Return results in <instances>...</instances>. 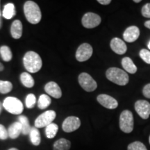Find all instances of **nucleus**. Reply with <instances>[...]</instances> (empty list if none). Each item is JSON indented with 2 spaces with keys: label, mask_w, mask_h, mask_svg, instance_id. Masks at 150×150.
<instances>
[{
  "label": "nucleus",
  "mask_w": 150,
  "mask_h": 150,
  "mask_svg": "<svg viewBox=\"0 0 150 150\" xmlns=\"http://www.w3.org/2000/svg\"><path fill=\"white\" fill-rule=\"evenodd\" d=\"M24 66L28 72L36 73L40 70L42 66V61L38 54L33 51L27 52L23 58Z\"/></svg>",
  "instance_id": "obj_1"
},
{
  "label": "nucleus",
  "mask_w": 150,
  "mask_h": 150,
  "mask_svg": "<svg viewBox=\"0 0 150 150\" xmlns=\"http://www.w3.org/2000/svg\"><path fill=\"white\" fill-rule=\"evenodd\" d=\"M24 16L27 21L32 24H38L42 18L40 7L33 1H27L24 4Z\"/></svg>",
  "instance_id": "obj_2"
},
{
  "label": "nucleus",
  "mask_w": 150,
  "mask_h": 150,
  "mask_svg": "<svg viewBox=\"0 0 150 150\" xmlns=\"http://www.w3.org/2000/svg\"><path fill=\"white\" fill-rule=\"evenodd\" d=\"M106 78L112 83L119 86H125L129 83L127 73L117 67H110L106 72Z\"/></svg>",
  "instance_id": "obj_3"
},
{
  "label": "nucleus",
  "mask_w": 150,
  "mask_h": 150,
  "mask_svg": "<svg viewBox=\"0 0 150 150\" xmlns=\"http://www.w3.org/2000/svg\"><path fill=\"white\" fill-rule=\"evenodd\" d=\"M3 107L13 115H20L24 110V106L20 99L14 97H7L2 103Z\"/></svg>",
  "instance_id": "obj_4"
},
{
  "label": "nucleus",
  "mask_w": 150,
  "mask_h": 150,
  "mask_svg": "<svg viewBox=\"0 0 150 150\" xmlns=\"http://www.w3.org/2000/svg\"><path fill=\"white\" fill-rule=\"evenodd\" d=\"M134 120L132 112L129 110H125L120 116V128L126 134H130L134 130Z\"/></svg>",
  "instance_id": "obj_5"
},
{
  "label": "nucleus",
  "mask_w": 150,
  "mask_h": 150,
  "mask_svg": "<svg viewBox=\"0 0 150 150\" xmlns=\"http://www.w3.org/2000/svg\"><path fill=\"white\" fill-rule=\"evenodd\" d=\"M56 117V112L53 110H49L40 114L35 120L34 125L36 128H43L52 123Z\"/></svg>",
  "instance_id": "obj_6"
},
{
  "label": "nucleus",
  "mask_w": 150,
  "mask_h": 150,
  "mask_svg": "<svg viewBox=\"0 0 150 150\" xmlns=\"http://www.w3.org/2000/svg\"><path fill=\"white\" fill-rule=\"evenodd\" d=\"M78 81L81 87L86 92H93L97 89V82L88 73H81L79 76Z\"/></svg>",
  "instance_id": "obj_7"
},
{
  "label": "nucleus",
  "mask_w": 150,
  "mask_h": 150,
  "mask_svg": "<svg viewBox=\"0 0 150 150\" xmlns=\"http://www.w3.org/2000/svg\"><path fill=\"white\" fill-rule=\"evenodd\" d=\"M102 19L99 15L94 13H86L82 18V25L87 29H93L100 24Z\"/></svg>",
  "instance_id": "obj_8"
},
{
  "label": "nucleus",
  "mask_w": 150,
  "mask_h": 150,
  "mask_svg": "<svg viewBox=\"0 0 150 150\" xmlns=\"http://www.w3.org/2000/svg\"><path fill=\"white\" fill-rule=\"evenodd\" d=\"M93 50L88 43H83L79 47L76 52V59L79 62L88 61L93 55Z\"/></svg>",
  "instance_id": "obj_9"
},
{
  "label": "nucleus",
  "mask_w": 150,
  "mask_h": 150,
  "mask_svg": "<svg viewBox=\"0 0 150 150\" xmlns=\"http://www.w3.org/2000/svg\"><path fill=\"white\" fill-rule=\"evenodd\" d=\"M81 126L80 119L75 116H69L63 121L62 129L66 133H71L77 130Z\"/></svg>",
  "instance_id": "obj_10"
},
{
  "label": "nucleus",
  "mask_w": 150,
  "mask_h": 150,
  "mask_svg": "<svg viewBox=\"0 0 150 150\" xmlns=\"http://www.w3.org/2000/svg\"><path fill=\"white\" fill-rule=\"evenodd\" d=\"M135 110L142 119H148L150 115V103L146 100H138L135 103Z\"/></svg>",
  "instance_id": "obj_11"
},
{
  "label": "nucleus",
  "mask_w": 150,
  "mask_h": 150,
  "mask_svg": "<svg viewBox=\"0 0 150 150\" xmlns=\"http://www.w3.org/2000/svg\"><path fill=\"white\" fill-rule=\"evenodd\" d=\"M97 100L102 106L108 109H115L118 106L117 101L112 97L106 94H101L98 95Z\"/></svg>",
  "instance_id": "obj_12"
},
{
  "label": "nucleus",
  "mask_w": 150,
  "mask_h": 150,
  "mask_svg": "<svg viewBox=\"0 0 150 150\" xmlns=\"http://www.w3.org/2000/svg\"><path fill=\"white\" fill-rule=\"evenodd\" d=\"M140 36V30L136 26H131L129 27L123 33L124 40L126 42H133Z\"/></svg>",
  "instance_id": "obj_13"
},
{
  "label": "nucleus",
  "mask_w": 150,
  "mask_h": 150,
  "mask_svg": "<svg viewBox=\"0 0 150 150\" xmlns=\"http://www.w3.org/2000/svg\"><path fill=\"white\" fill-rule=\"evenodd\" d=\"M110 46L112 51L120 55H122L127 52V47L126 44L122 40L118 38H114L112 39L110 41Z\"/></svg>",
  "instance_id": "obj_14"
},
{
  "label": "nucleus",
  "mask_w": 150,
  "mask_h": 150,
  "mask_svg": "<svg viewBox=\"0 0 150 150\" xmlns=\"http://www.w3.org/2000/svg\"><path fill=\"white\" fill-rule=\"evenodd\" d=\"M45 91L49 95L56 99H59L62 97V91L61 88L54 81L48 82L45 86Z\"/></svg>",
  "instance_id": "obj_15"
},
{
  "label": "nucleus",
  "mask_w": 150,
  "mask_h": 150,
  "mask_svg": "<svg viewBox=\"0 0 150 150\" xmlns=\"http://www.w3.org/2000/svg\"><path fill=\"white\" fill-rule=\"evenodd\" d=\"M22 131V125L19 122H13L8 127V137L11 139H16L21 134Z\"/></svg>",
  "instance_id": "obj_16"
},
{
  "label": "nucleus",
  "mask_w": 150,
  "mask_h": 150,
  "mask_svg": "<svg viewBox=\"0 0 150 150\" xmlns=\"http://www.w3.org/2000/svg\"><path fill=\"white\" fill-rule=\"evenodd\" d=\"M11 33L12 37L15 39H19L22 37V24L20 20H15L11 24Z\"/></svg>",
  "instance_id": "obj_17"
},
{
  "label": "nucleus",
  "mask_w": 150,
  "mask_h": 150,
  "mask_svg": "<svg viewBox=\"0 0 150 150\" xmlns=\"http://www.w3.org/2000/svg\"><path fill=\"white\" fill-rule=\"evenodd\" d=\"M122 65L124 70L130 74H135L137 72V67L129 57L123 58L122 60Z\"/></svg>",
  "instance_id": "obj_18"
},
{
  "label": "nucleus",
  "mask_w": 150,
  "mask_h": 150,
  "mask_svg": "<svg viewBox=\"0 0 150 150\" xmlns=\"http://www.w3.org/2000/svg\"><path fill=\"white\" fill-rule=\"evenodd\" d=\"M16 11L15 5L13 3L6 4L4 7L2 16L6 20H10L16 16Z\"/></svg>",
  "instance_id": "obj_19"
},
{
  "label": "nucleus",
  "mask_w": 150,
  "mask_h": 150,
  "mask_svg": "<svg viewBox=\"0 0 150 150\" xmlns=\"http://www.w3.org/2000/svg\"><path fill=\"white\" fill-rule=\"evenodd\" d=\"M71 147V142L65 138H60L54 142L53 150H69Z\"/></svg>",
  "instance_id": "obj_20"
},
{
  "label": "nucleus",
  "mask_w": 150,
  "mask_h": 150,
  "mask_svg": "<svg viewBox=\"0 0 150 150\" xmlns=\"http://www.w3.org/2000/svg\"><path fill=\"white\" fill-rule=\"evenodd\" d=\"M29 138L31 140V143L34 146L40 145L41 142L40 133L36 127H31V131L29 133Z\"/></svg>",
  "instance_id": "obj_21"
},
{
  "label": "nucleus",
  "mask_w": 150,
  "mask_h": 150,
  "mask_svg": "<svg viewBox=\"0 0 150 150\" xmlns=\"http://www.w3.org/2000/svg\"><path fill=\"white\" fill-rule=\"evenodd\" d=\"M18 122L21 124L22 125V134L26 136V135L29 134L30 131L31 129V127L30 125L29 119L24 115H20L18 117Z\"/></svg>",
  "instance_id": "obj_22"
},
{
  "label": "nucleus",
  "mask_w": 150,
  "mask_h": 150,
  "mask_svg": "<svg viewBox=\"0 0 150 150\" xmlns=\"http://www.w3.org/2000/svg\"><path fill=\"white\" fill-rule=\"evenodd\" d=\"M20 81L26 88H32L34 86V79L31 74L27 72H23L20 75Z\"/></svg>",
  "instance_id": "obj_23"
},
{
  "label": "nucleus",
  "mask_w": 150,
  "mask_h": 150,
  "mask_svg": "<svg viewBox=\"0 0 150 150\" xmlns=\"http://www.w3.org/2000/svg\"><path fill=\"white\" fill-rule=\"evenodd\" d=\"M52 99L50 96L47 95H45L42 94L41 95L38 99V106L40 109H45L47 108L51 104Z\"/></svg>",
  "instance_id": "obj_24"
},
{
  "label": "nucleus",
  "mask_w": 150,
  "mask_h": 150,
  "mask_svg": "<svg viewBox=\"0 0 150 150\" xmlns=\"http://www.w3.org/2000/svg\"><path fill=\"white\" fill-rule=\"evenodd\" d=\"M58 131H59V126L56 124L52 122L50 125H49L45 128V134L47 138H50V139L54 138L57 134Z\"/></svg>",
  "instance_id": "obj_25"
},
{
  "label": "nucleus",
  "mask_w": 150,
  "mask_h": 150,
  "mask_svg": "<svg viewBox=\"0 0 150 150\" xmlns=\"http://www.w3.org/2000/svg\"><path fill=\"white\" fill-rule=\"evenodd\" d=\"M0 55L1 56V59L6 62H9L11 61L13 58L12 52L11 49L8 46L3 45L0 47Z\"/></svg>",
  "instance_id": "obj_26"
},
{
  "label": "nucleus",
  "mask_w": 150,
  "mask_h": 150,
  "mask_svg": "<svg viewBox=\"0 0 150 150\" xmlns=\"http://www.w3.org/2000/svg\"><path fill=\"white\" fill-rule=\"evenodd\" d=\"M13 84L8 81L0 80V93L7 94L12 91Z\"/></svg>",
  "instance_id": "obj_27"
},
{
  "label": "nucleus",
  "mask_w": 150,
  "mask_h": 150,
  "mask_svg": "<svg viewBox=\"0 0 150 150\" xmlns=\"http://www.w3.org/2000/svg\"><path fill=\"white\" fill-rule=\"evenodd\" d=\"M35 103H36V97L33 94L30 93L27 95L25 99V104L27 108H33L35 106Z\"/></svg>",
  "instance_id": "obj_28"
},
{
  "label": "nucleus",
  "mask_w": 150,
  "mask_h": 150,
  "mask_svg": "<svg viewBox=\"0 0 150 150\" xmlns=\"http://www.w3.org/2000/svg\"><path fill=\"white\" fill-rule=\"evenodd\" d=\"M127 150H147L143 143L139 141L131 142L127 147Z\"/></svg>",
  "instance_id": "obj_29"
},
{
  "label": "nucleus",
  "mask_w": 150,
  "mask_h": 150,
  "mask_svg": "<svg viewBox=\"0 0 150 150\" xmlns=\"http://www.w3.org/2000/svg\"><path fill=\"white\" fill-rule=\"evenodd\" d=\"M140 58L147 64H150V52L146 49H142L139 52Z\"/></svg>",
  "instance_id": "obj_30"
},
{
  "label": "nucleus",
  "mask_w": 150,
  "mask_h": 150,
  "mask_svg": "<svg viewBox=\"0 0 150 150\" xmlns=\"http://www.w3.org/2000/svg\"><path fill=\"white\" fill-rule=\"evenodd\" d=\"M8 138V130L3 125H0V140H6Z\"/></svg>",
  "instance_id": "obj_31"
},
{
  "label": "nucleus",
  "mask_w": 150,
  "mask_h": 150,
  "mask_svg": "<svg viewBox=\"0 0 150 150\" xmlns=\"http://www.w3.org/2000/svg\"><path fill=\"white\" fill-rule=\"evenodd\" d=\"M141 13L143 17L150 18V3L146 4L142 6Z\"/></svg>",
  "instance_id": "obj_32"
},
{
  "label": "nucleus",
  "mask_w": 150,
  "mask_h": 150,
  "mask_svg": "<svg viewBox=\"0 0 150 150\" xmlns=\"http://www.w3.org/2000/svg\"><path fill=\"white\" fill-rule=\"evenodd\" d=\"M142 94L145 97L150 99V83H148L144 86L142 89Z\"/></svg>",
  "instance_id": "obj_33"
},
{
  "label": "nucleus",
  "mask_w": 150,
  "mask_h": 150,
  "mask_svg": "<svg viewBox=\"0 0 150 150\" xmlns=\"http://www.w3.org/2000/svg\"><path fill=\"white\" fill-rule=\"evenodd\" d=\"M97 2L102 5H108L110 2H111V1H110V0H98Z\"/></svg>",
  "instance_id": "obj_34"
},
{
  "label": "nucleus",
  "mask_w": 150,
  "mask_h": 150,
  "mask_svg": "<svg viewBox=\"0 0 150 150\" xmlns=\"http://www.w3.org/2000/svg\"><path fill=\"white\" fill-rule=\"evenodd\" d=\"M145 27L150 29V20H148V21H146L145 22Z\"/></svg>",
  "instance_id": "obj_35"
},
{
  "label": "nucleus",
  "mask_w": 150,
  "mask_h": 150,
  "mask_svg": "<svg viewBox=\"0 0 150 150\" xmlns=\"http://www.w3.org/2000/svg\"><path fill=\"white\" fill-rule=\"evenodd\" d=\"M2 109H3V104H2V103L0 102V114L1 113V111H2Z\"/></svg>",
  "instance_id": "obj_36"
},
{
  "label": "nucleus",
  "mask_w": 150,
  "mask_h": 150,
  "mask_svg": "<svg viewBox=\"0 0 150 150\" xmlns=\"http://www.w3.org/2000/svg\"><path fill=\"white\" fill-rule=\"evenodd\" d=\"M4 68V65H2V63H0V72H1V71H3Z\"/></svg>",
  "instance_id": "obj_37"
},
{
  "label": "nucleus",
  "mask_w": 150,
  "mask_h": 150,
  "mask_svg": "<svg viewBox=\"0 0 150 150\" xmlns=\"http://www.w3.org/2000/svg\"><path fill=\"white\" fill-rule=\"evenodd\" d=\"M2 20H1V18H0V29H1V27H2Z\"/></svg>",
  "instance_id": "obj_38"
},
{
  "label": "nucleus",
  "mask_w": 150,
  "mask_h": 150,
  "mask_svg": "<svg viewBox=\"0 0 150 150\" xmlns=\"http://www.w3.org/2000/svg\"><path fill=\"white\" fill-rule=\"evenodd\" d=\"M8 150H19L18 149H17V148H15V147H12V148H10Z\"/></svg>",
  "instance_id": "obj_39"
},
{
  "label": "nucleus",
  "mask_w": 150,
  "mask_h": 150,
  "mask_svg": "<svg viewBox=\"0 0 150 150\" xmlns=\"http://www.w3.org/2000/svg\"><path fill=\"white\" fill-rule=\"evenodd\" d=\"M140 0H134V2H135V3H140Z\"/></svg>",
  "instance_id": "obj_40"
},
{
  "label": "nucleus",
  "mask_w": 150,
  "mask_h": 150,
  "mask_svg": "<svg viewBox=\"0 0 150 150\" xmlns=\"http://www.w3.org/2000/svg\"><path fill=\"white\" fill-rule=\"evenodd\" d=\"M148 48H149L150 50V41H149V42L148 43Z\"/></svg>",
  "instance_id": "obj_41"
},
{
  "label": "nucleus",
  "mask_w": 150,
  "mask_h": 150,
  "mask_svg": "<svg viewBox=\"0 0 150 150\" xmlns=\"http://www.w3.org/2000/svg\"><path fill=\"white\" fill-rule=\"evenodd\" d=\"M149 144H150V136H149Z\"/></svg>",
  "instance_id": "obj_42"
},
{
  "label": "nucleus",
  "mask_w": 150,
  "mask_h": 150,
  "mask_svg": "<svg viewBox=\"0 0 150 150\" xmlns=\"http://www.w3.org/2000/svg\"><path fill=\"white\" fill-rule=\"evenodd\" d=\"M0 18H1V10H0Z\"/></svg>",
  "instance_id": "obj_43"
}]
</instances>
